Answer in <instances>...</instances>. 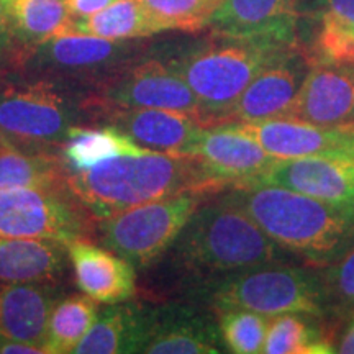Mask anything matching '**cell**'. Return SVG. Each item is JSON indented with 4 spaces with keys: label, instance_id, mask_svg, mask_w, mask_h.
<instances>
[{
    "label": "cell",
    "instance_id": "cell-1",
    "mask_svg": "<svg viewBox=\"0 0 354 354\" xmlns=\"http://www.w3.org/2000/svg\"><path fill=\"white\" fill-rule=\"evenodd\" d=\"M66 184L97 220L180 194L209 196L225 190L196 154L149 149L120 154L84 171H68Z\"/></svg>",
    "mask_w": 354,
    "mask_h": 354
},
{
    "label": "cell",
    "instance_id": "cell-2",
    "mask_svg": "<svg viewBox=\"0 0 354 354\" xmlns=\"http://www.w3.org/2000/svg\"><path fill=\"white\" fill-rule=\"evenodd\" d=\"M232 192L281 250L313 268L331 263L354 241V205L325 202L279 185H248Z\"/></svg>",
    "mask_w": 354,
    "mask_h": 354
},
{
    "label": "cell",
    "instance_id": "cell-3",
    "mask_svg": "<svg viewBox=\"0 0 354 354\" xmlns=\"http://www.w3.org/2000/svg\"><path fill=\"white\" fill-rule=\"evenodd\" d=\"M172 246L174 261L187 272L221 279L282 263L286 253L248 215L232 190L201 203Z\"/></svg>",
    "mask_w": 354,
    "mask_h": 354
},
{
    "label": "cell",
    "instance_id": "cell-4",
    "mask_svg": "<svg viewBox=\"0 0 354 354\" xmlns=\"http://www.w3.org/2000/svg\"><path fill=\"white\" fill-rule=\"evenodd\" d=\"M166 63L187 82L201 105V123L218 127L243 91L269 64L299 44L216 37Z\"/></svg>",
    "mask_w": 354,
    "mask_h": 354
},
{
    "label": "cell",
    "instance_id": "cell-5",
    "mask_svg": "<svg viewBox=\"0 0 354 354\" xmlns=\"http://www.w3.org/2000/svg\"><path fill=\"white\" fill-rule=\"evenodd\" d=\"M210 302L215 312L240 308L266 317L325 315L318 272L284 264V261L220 279V284L210 292Z\"/></svg>",
    "mask_w": 354,
    "mask_h": 354
},
{
    "label": "cell",
    "instance_id": "cell-6",
    "mask_svg": "<svg viewBox=\"0 0 354 354\" xmlns=\"http://www.w3.org/2000/svg\"><path fill=\"white\" fill-rule=\"evenodd\" d=\"M203 201L205 194L187 192L141 203L97 220L94 236L133 268H145L172 246Z\"/></svg>",
    "mask_w": 354,
    "mask_h": 354
},
{
    "label": "cell",
    "instance_id": "cell-7",
    "mask_svg": "<svg viewBox=\"0 0 354 354\" xmlns=\"http://www.w3.org/2000/svg\"><path fill=\"white\" fill-rule=\"evenodd\" d=\"M95 223L68 184L0 190V236L69 243L94 234Z\"/></svg>",
    "mask_w": 354,
    "mask_h": 354
},
{
    "label": "cell",
    "instance_id": "cell-8",
    "mask_svg": "<svg viewBox=\"0 0 354 354\" xmlns=\"http://www.w3.org/2000/svg\"><path fill=\"white\" fill-rule=\"evenodd\" d=\"M81 107L50 82L12 86L0 91V141L24 149L61 148ZM59 154V153H57Z\"/></svg>",
    "mask_w": 354,
    "mask_h": 354
},
{
    "label": "cell",
    "instance_id": "cell-9",
    "mask_svg": "<svg viewBox=\"0 0 354 354\" xmlns=\"http://www.w3.org/2000/svg\"><path fill=\"white\" fill-rule=\"evenodd\" d=\"M99 110L162 109L192 115L201 122V105L187 86L166 61L146 59L120 69L100 86L92 99Z\"/></svg>",
    "mask_w": 354,
    "mask_h": 354
},
{
    "label": "cell",
    "instance_id": "cell-10",
    "mask_svg": "<svg viewBox=\"0 0 354 354\" xmlns=\"http://www.w3.org/2000/svg\"><path fill=\"white\" fill-rule=\"evenodd\" d=\"M310 68L302 48L287 51L251 81L221 125L287 118Z\"/></svg>",
    "mask_w": 354,
    "mask_h": 354
},
{
    "label": "cell",
    "instance_id": "cell-11",
    "mask_svg": "<svg viewBox=\"0 0 354 354\" xmlns=\"http://www.w3.org/2000/svg\"><path fill=\"white\" fill-rule=\"evenodd\" d=\"M254 140L277 159L328 156L354 161V131L322 128L292 118H274L256 123H228Z\"/></svg>",
    "mask_w": 354,
    "mask_h": 354
},
{
    "label": "cell",
    "instance_id": "cell-12",
    "mask_svg": "<svg viewBox=\"0 0 354 354\" xmlns=\"http://www.w3.org/2000/svg\"><path fill=\"white\" fill-rule=\"evenodd\" d=\"M135 51L131 39H109L68 30L35 46L30 59L38 69L91 76L122 69Z\"/></svg>",
    "mask_w": 354,
    "mask_h": 354
},
{
    "label": "cell",
    "instance_id": "cell-13",
    "mask_svg": "<svg viewBox=\"0 0 354 354\" xmlns=\"http://www.w3.org/2000/svg\"><path fill=\"white\" fill-rule=\"evenodd\" d=\"M299 0H223L210 20L216 37L299 44Z\"/></svg>",
    "mask_w": 354,
    "mask_h": 354
},
{
    "label": "cell",
    "instance_id": "cell-14",
    "mask_svg": "<svg viewBox=\"0 0 354 354\" xmlns=\"http://www.w3.org/2000/svg\"><path fill=\"white\" fill-rule=\"evenodd\" d=\"M194 154L201 158L207 171L223 189L256 184L277 161L254 140L228 125L205 128Z\"/></svg>",
    "mask_w": 354,
    "mask_h": 354
},
{
    "label": "cell",
    "instance_id": "cell-15",
    "mask_svg": "<svg viewBox=\"0 0 354 354\" xmlns=\"http://www.w3.org/2000/svg\"><path fill=\"white\" fill-rule=\"evenodd\" d=\"M253 185H279L325 202L354 205V161L328 156L277 159Z\"/></svg>",
    "mask_w": 354,
    "mask_h": 354
},
{
    "label": "cell",
    "instance_id": "cell-16",
    "mask_svg": "<svg viewBox=\"0 0 354 354\" xmlns=\"http://www.w3.org/2000/svg\"><path fill=\"white\" fill-rule=\"evenodd\" d=\"M220 343L218 325L196 308L146 307V331L140 353L216 354L221 351Z\"/></svg>",
    "mask_w": 354,
    "mask_h": 354
},
{
    "label": "cell",
    "instance_id": "cell-17",
    "mask_svg": "<svg viewBox=\"0 0 354 354\" xmlns=\"http://www.w3.org/2000/svg\"><path fill=\"white\" fill-rule=\"evenodd\" d=\"M109 123L141 148L167 154H194L205 127L192 115L162 109H109Z\"/></svg>",
    "mask_w": 354,
    "mask_h": 354
},
{
    "label": "cell",
    "instance_id": "cell-18",
    "mask_svg": "<svg viewBox=\"0 0 354 354\" xmlns=\"http://www.w3.org/2000/svg\"><path fill=\"white\" fill-rule=\"evenodd\" d=\"M354 109V68L313 64L287 118L343 130Z\"/></svg>",
    "mask_w": 354,
    "mask_h": 354
},
{
    "label": "cell",
    "instance_id": "cell-19",
    "mask_svg": "<svg viewBox=\"0 0 354 354\" xmlns=\"http://www.w3.org/2000/svg\"><path fill=\"white\" fill-rule=\"evenodd\" d=\"M69 261L76 282L84 294L99 304H120L133 297L136 289L135 268L87 238L68 243Z\"/></svg>",
    "mask_w": 354,
    "mask_h": 354
},
{
    "label": "cell",
    "instance_id": "cell-20",
    "mask_svg": "<svg viewBox=\"0 0 354 354\" xmlns=\"http://www.w3.org/2000/svg\"><path fill=\"white\" fill-rule=\"evenodd\" d=\"M61 290L55 282L0 286V335L46 349L48 322Z\"/></svg>",
    "mask_w": 354,
    "mask_h": 354
},
{
    "label": "cell",
    "instance_id": "cell-21",
    "mask_svg": "<svg viewBox=\"0 0 354 354\" xmlns=\"http://www.w3.org/2000/svg\"><path fill=\"white\" fill-rule=\"evenodd\" d=\"M68 243L0 236V282H56L69 266Z\"/></svg>",
    "mask_w": 354,
    "mask_h": 354
},
{
    "label": "cell",
    "instance_id": "cell-22",
    "mask_svg": "<svg viewBox=\"0 0 354 354\" xmlns=\"http://www.w3.org/2000/svg\"><path fill=\"white\" fill-rule=\"evenodd\" d=\"M146 331V307L136 304H110L97 313L74 353L117 354L140 353Z\"/></svg>",
    "mask_w": 354,
    "mask_h": 354
},
{
    "label": "cell",
    "instance_id": "cell-23",
    "mask_svg": "<svg viewBox=\"0 0 354 354\" xmlns=\"http://www.w3.org/2000/svg\"><path fill=\"white\" fill-rule=\"evenodd\" d=\"M59 149V156L68 171H84L120 154L145 151V148L112 125L73 127Z\"/></svg>",
    "mask_w": 354,
    "mask_h": 354
},
{
    "label": "cell",
    "instance_id": "cell-24",
    "mask_svg": "<svg viewBox=\"0 0 354 354\" xmlns=\"http://www.w3.org/2000/svg\"><path fill=\"white\" fill-rule=\"evenodd\" d=\"M68 30L109 39H138L162 33L161 25L140 0H115L94 15L71 20Z\"/></svg>",
    "mask_w": 354,
    "mask_h": 354
},
{
    "label": "cell",
    "instance_id": "cell-25",
    "mask_svg": "<svg viewBox=\"0 0 354 354\" xmlns=\"http://www.w3.org/2000/svg\"><path fill=\"white\" fill-rule=\"evenodd\" d=\"M66 166L57 153L35 151L0 141V190L66 184Z\"/></svg>",
    "mask_w": 354,
    "mask_h": 354
},
{
    "label": "cell",
    "instance_id": "cell-26",
    "mask_svg": "<svg viewBox=\"0 0 354 354\" xmlns=\"http://www.w3.org/2000/svg\"><path fill=\"white\" fill-rule=\"evenodd\" d=\"M13 39L38 46L69 28L64 0H6Z\"/></svg>",
    "mask_w": 354,
    "mask_h": 354
},
{
    "label": "cell",
    "instance_id": "cell-27",
    "mask_svg": "<svg viewBox=\"0 0 354 354\" xmlns=\"http://www.w3.org/2000/svg\"><path fill=\"white\" fill-rule=\"evenodd\" d=\"M99 307L88 295H68L57 300L48 322L46 349L48 354H68L86 336L95 322Z\"/></svg>",
    "mask_w": 354,
    "mask_h": 354
},
{
    "label": "cell",
    "instance_id": "cell-28",
    "mask_svg": "<svg viewBox=\"0 0 354 354\" xmlns=\"http://www.w3.org/2000/svg\"><path fill=\"white\" fill-rule=\"evenodd\" d=\"M307 313H281L272 317L263 353L266 354H330L333 343L308 318Z\"/></svg>",
    "mask_w": 354,
    "mask_h": 354
},
{
    "label": "cell",
    "instance_id": "cell-29",
    "mask_svg": "<svg viewBox=\"0 0 354 354\" xmlns=\"http://www.w3.org/2000/svg\"><path fill=\"white\" fill-rule=\"evenodd\" d=\"M218 313L220 342L228 353L259 354L263 353L269 320L266 315L251 310H221Z\"/></svg>",
    "mask_w": 354,
    "mask_h": 354
},
{
    "label": "cell",
    "instance_id": "cell-30",
    "mask_svg": "<svg viewBox=\"0 0 354 354\" xmlns=\"http://www.w3.org/2000/svg\"><path fill=\"white\" fill-rule=\"evenodd\" d=\"M162 32H198L209 26L223 0H140Z\"/></svg>",
    "mask_w": 354,
    "mask_h": 354
},
{
    "label": "cell",
    "instance_id": "cell-31",
    "mask_svg": "<svg viewBox=\"0 0 354 354\" xmlns=\"http://www.w3.org/2000/svg\"><path fill=\"white\" fill-rule=\"evenodd\" d=\"M320 276L325 313L351 317L354 313V241L338 258L323 266Z\"/></svg>",
    "mask_w": 354,
    "mask_h": 354
},
{
    "label": "cell",
    "instance_id": "cell-32",
    "mask_svg": "<svg viewBox=\"0 0 354 354\" xmlns=\"http://www.w3.org/2000/svg\"><path fill=\"white\" fill-rule=\"evenodd\" d=\"M310 17L315 24L354 38V0H317Z\"/></svg>",
    "mask_w": 354,
    "mask_h": 354
},
{
    "label": "cell",
    "instance_id": "cell-33",
    "mask_svg": "<svg viewBox=\"0 0 354 354\" xmlns=\"http://www.w3.org/2000/svg\"><path fill=\"white\" fill-rule=\"evenodd\" d=\"M115 0H64L66 8H68L71 19H86V17L94 15V13L104 10Z\"/></svg>",
    "mask_w": 354,
    "mask_h": 354
},
{
    "label": "cell",
    "instance_id": "cell-34",
    "mask_svg": "<svg viewBox=\"0 0 354 354\" xmlns=\"http://www.w3.org/2000/svg\"><path fill=\"white\" fill-rule=\"evenodd\" d=\"M0 354H48L43 348L35 346V344L17 342L7 336L0 335Z\"/></svg>",
    "mask_w": 354,
    "mask_h": 354
},
{
    "label": "cell",
    "instance_id": "cell-35",
    "mask_svg": "<svg viewBox=\"0 0 354 354\" xmlns=\"http://www.w3.org/2000/svg\"><path fill=\"white\" fill-rule=\"evenodd\" d=\"M13 35L10 28V20H8L7 3L6 0H0V51L7 50L12 44Z\"/></svg>",
    "mask_w": 354,
    "mask_h": 354
},
{
    "label": "cell",
    "instance_id": "cell-36",
    "mask_svg": "<svg viewBox=\"0 0 354 354\" xmlns=\"http://www.w3.org/2000/svg\"><path fill=\"white\" fill-rule=\"evenodd\" d=\"M349 318H351V322H349V325L346 326V330H344L342 339H339L336 353L354 354V313Z\"/></svg>",
    "mask_w": 354,
    "mask_h": 354
},
{
    "label": "cell",
    "instance_id": "cell-37",
    "mask_svg": "<svg viewBox=\"0 0 354 354\" xmlns=\"http://www.w3.org/2000/svg\"><path fill=\"white\" fill-rule=\"evenodd\" d=\"M343 130H346V131H354V109H353L351 118H349V122L346 123V127H344Z\"/></svg>",
    "mask_w": 354,
    "mask_h": 354
}]
</instances>
